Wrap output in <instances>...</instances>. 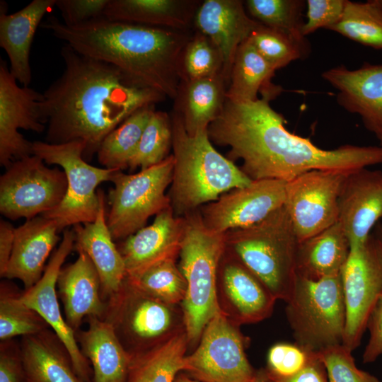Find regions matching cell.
<instances>
[{"mask_svg":"<svg viewBox=\"0 0 382 382\" xmlns=\"http://www.w3.org/2000/svg\"><path fill=\"white\" fill-rule=\"evenodd\" d=\"M366 328L369 330L370 337L362 359L364 363H371L382 354V296L369 316Z\"/></svg>","mask_w":382,"mask_h":382,"instance_id":"bcb514c9","label":"cell"},{"mask_svg":"<svg viewBox=\"0 0 382 382\" xmlns=\"http://www.w3.org/2000/svg\"><path fill=\"white\" fill-rule=\"evenodd\" d=\"M154 110V105L143 106L109 133L97 152L98 162L108 169L127 168Z\"/></svg>","mask_w":382,"mask_h":382,"instance_id":"836d02e7","label":"cell"},{"mask_svg":"<svg viewBox=\"0 0 382 382\" xmlns=\"http://www.w3.org/2000/svg\"><path fill=\"white\" fill-rule=\"evenodd\" d=\"M286 313L296 343L318 352L343 342L346 308L341 274L310 279L296 274Z\"/></svg>","mask_w":382,"mask_h":382,"instance_id":"52a82bcc","label":"cell"},{"mask_svg":"<svg viewBox=\"0 0 382 382\" xmlns=\"http://www.w3.org/2000/svg\"><path fill=\"white\" fill-rule=\"evenodd\" d=\"M127 279L146 294L171 305L181 306L185 296L186 280L175 258L158 262L138 277Z\"/></svg>","mask_w":382,"mask_h":382,"instance_id":"8d00e7d4","label":"cell"},{"mask_svg":"<svg viewBox=\"0 0 382 382\" xmlns=\"http://www.w3.org/2000/svg\"><path fill=\"white\" fill-rule=\"evenodd\" d=\"M251 382H267V374L265 369L257 371L254 379Z\"/></svg>","mask_w":382,"mask_h":382,"instance_id":"f907efd6","label":"cell"},{"mask_svg":"<svg viewBox=\"0 0 382 382\" xmlns=\"http://www.w3.org/2000/svg\"><path fill=\"white\" fill-rule=\"evenodd\" d=\"M220 52L206 35L197 32L186 45L180 63L183 81L222 75ZM223 76V75H222Z\"/></svg>","mask_w":382,"mask_h":382,"instance_id":"60d3db41","label":"cell"},{"mask_svg":"<svg viewBox=\"0 0 382 382\" xmlns=\"http://www.w3.org/2000/svg\"><path fill=\"white\" fill-rule=\"evenodd\" d=\"M1 286L0 296V339L8 341L16 336H28L47 330L49 325L21 299Z\"/></svg>","mask_w":382,"mask_h":382,"instance_id":"ab89813d","label":"cell"},{"mask_svg":"<svg viewBox=\"0 0 382 382\" xmlns=\"http://www.w3.org/2000/svg\"><path fill=\"white\" fill-rule=\"evenodd\" d=\"M349 250L348 238L337 221L299 243L296 274L313 280L340 274Z\"/></svg>","mask_w":382,"mask_h":382,"instance_id":"f546056e","label":"cell"},{"mask_svg":"<svg viewBox=\"0 0 382 382\" xmlns=\"http://www.w3.org/2000/svg\"><path fill=\"white\" fill-rule=\"evenodd\" d=\"M340 274L346 308L342 345L352 352L382 296V243L374 233L362 245L350 248Z\"/></svg>","mask_w":382,"mask_h":382,"instance_id":"4fadbf2b","label":"cell"},{"mask_svg":"<svg viewBox=\"0 0 382 382\" xmlns=\"http://www.w3.org/2000/svg\"><path fill=\"white\" fill-rule=\"evenodd\" d=\"M67 189L64 170L35 155L16 160L0 177V212L12 220L35 218L56 208Z\"/></svg>","mask_w":382,"mask_h":382,"instance_id":"8fae6325","label":"cell"},{"mask_svg":"<svg viewBox=\"0 0 382 382\" xmlns=\"http://www.w3.org/2000/svg\"><path fill=\"white\" fill-rule=\"evenodd\" d=\"M274 73L248 37L236 53L226 98L234 101L257 100L259 93L277 86L272 83Z\"/></svg>","mask_w":382,"mask_h":382,"instance_id":"d6a6232c","label":"cell"},{"mask_svg":"<svg viewBox=\"0 0 382 382\" xmlns=\"http://www.w3.org/2000/svg\"><path fill=\"white\" fill-rule=\"evenodd\" d=\"M245 4L250 15L261 24L283 32L302 43H309L303 34V11L306 1L248 0Z\"/></svg>","mask_w":382,"mask_h":382,"instance_id":"d590c367","label":"cell"},{"mask_svg":"<svg viewBox=\"0 0 382 382\" xmlns=\"http://www.w3.org/2000/svg\"><path fill=\"white\" fill-rule=\"evenodd\" d=\"M316 355V352L308 351L296 342L277 343L268 352L265 370L273 376L290 377L306 368Z\"/></svg>","mask_w":382,"mask_h":382,"instance_id":"7bdbcfd3","label":"cell"},{"mask_svg":"<svg viewBox=\"0 0 382 382\" xmlns=\"http://www.w3.org/2000/svg\"><path fill=\"white\" fill-rule=\"evenodd\" d=\"M188 347L183 330L155 348L132 356L126 382H175Z\"/></svg>","mask_w":382,"mask_h":382,"instance_id":"1f68e13d","label":"cell"},{"mask_svg":"<svg viewBox=\"0 0 382 382\" xmlns=\"http://www.w3.org/2000/svg\"><path fill=\"white\" fill-rule=\"evenodd\" d=\"M183 218L171 207L156 215L153 223L128 236L118 248L125 262L126 277L134 279L153 265L179 255Z\"/></svg>","mask_w":382,"mask_h":382,"instance_id":"7402d4cb","label":"cell"},{"mask_svg":"<svg viewBox=\"0 0 382 382\" xmlns=\"http://www.w3.org/2000/svg\"><path fill=\"white\" fill-rule=\"evenodd\" d=\"M280 93L265 91L254 101L226 98L208 127L210 140L228 146L230 157L242 160L241 169L250 179L288 182L313 170L350 173L382 163V146L345 144L327 150L288 131L283 115L270 105Z\"/></svg>","mask_w":382,"mask_h":382,"instance_id":"6da1fadb","label":"cell"},{"mask_svg":"<svg viewBox=\"0 0 382 382\" xmlns=\"http://www.w3.org/2000/svg\"><path fill=\"white\" fill-rule=\"evenodd\" d=\"M199 31L218 48L223 61L222 75L228 84L232 64L238 47L260 23L247 14L240 0H205L194 17Z\"/></svg>","mask_w":382,"mask_h":382,"instance_id":"44dd1931","label":"cell"},{"mask_svg":"<svg viewBox=\"0 0 382 382\" xmlns=\"http://www.w3.org/2000/svg\"><path fill=\"white\" fill-rule=\"evenodd\" d=\"M347 173L313 170L286 183L284 206L299 243L338 221V199Z\"/></svg>","mask_w":382,"mask_h":382,"instance_id":"5bb4252c","label":"cell"},{"mask_svg":"<svg viewBox=\"0 0 382 382\" xmlns=\"http://www.w3.org/2000/svg\"><path fill=\"white\" fill-rule=\"evenodd\" d=\"M79 53L110 63L133 81L171 99L178 95L187 30L112 21L104 16L67 26L54 16L41 25Z\"/></svg>","mask_w":382,"mask_h":382,"instance_id":"3957f363","label":"cell"},{"mask_svg":"<svg viewBox=\"0 0 382 382\" xmlns=\"http://www.w3.org/2000/svg\"><path fill=\"white\" fill-rule=\"evenodd\" d=\"M172 143L171 118L165 112L154 110L128 168L144 170L161 163L168 156Z\"/></svg>","mask_w":382,"mask_h":382,"instance_id":"74e56055","label":"cell"},{"mask_svg":"<svg viewBox=\"0 0 382 382\" xmlns=\"http://www.w3.org/2000/svg\"><path fill=\"white\" fill-rule=\"evenodd\" d=\"M286 183L257 180L227 192L202 209L203 222L208 228L221 233L252 226L284 206Z\"/></svg>","mask_w":382,"mask_h":382,"instance_id":"2e32d148","label":"cell"},{"mask_svg":"<svg viewBox=\"0 0 382 382\" xmlns=\"http://www.w3.org/2000/svg\"><path fill=\"white\" fill-rule=\"evenodd\" d=\"M76 250L77 259L62 267L57 283L64 318L75 332L83 318L94 316L103 319L108 310V303L101 295V284L96 268L84 251Z\"/></svg>","mask_w":382,"mask_h":382,"instance_id":"603a6c76","label":"cell"},{"mask_svg":"<svg viewBox=\"0 0 382 382\" xmlns=\"http://www.w3.org/2000/svg\"><path fill=\"white\" fill-rule=\"evenodd\" d=\"M347 0L306 1L307 21L303 27L304 36L319 28L329 29L341 18Z\"/></svg>","mask_w":382,"mask_h":382,"instance_id":"ee69618b","label":"cell"},{"mask_svg":"<svg viewBox=\"0 0 382 382\" xmlns=\"http://www.w3.org/2000/svg\"><path fill=\"white\" fill-rule=\"evenodd\" d=\"M183 218L179 268L187 289L181 303L188 345H197L202 332L221 313L217 301L218 269L226 250L225 233L214 231L194 212Z\"/></svg>","mask_w":382,"mask_h":382,"instance_id":"5b68a950","label":"cell"},{"mask_svg":"<svg viewBox=\"0 0 382 382\" xmlns=\"http://www.w3.org/2000/svg\"><path fill=\"white\" fill-rule=\"evenodd\" d=\"M73 229L63 231L62 241L52 255L40 280L21 294L25 304L34 310L47 323L66 349L78 376L85 382H91L93 370L84 357L76 338L75 332L62 316L58 301L57 283L59 272L67 256L74 248Z\"/></svg>","mask_w":382,"mask_h":382,"instance_id":"e0dca14e","label":"cell"},{"mask_svg":"<svg viewBox=\"0 0 382 382\" xmlns=\"http://www.w3.org/2000/svg\"><path fill=\"white\" fill-rule=\"evenodd\" d=\"M86 318L88 328L75 335L81 352L92 365L93 381L126 382L132 356L112 325L98 317Z\"/></svg>","mask_w":382,"mask_h":382,"instance_id":"4316f807","label":"cell"},{"mask_svg":"<svg viewBox=\"0 0 382 382\" xmlns=\"http://www.w3.org/2000/svg\"><path fill=\"white\" fill-rule=\"evenodd\" d=\"M56 221L42 216L27 220L15 228L11 257L3 277L22 282L25 290L42 277L45 262L59 241Z\"/></svg>","mask_w":382,"mask_h":382,"instance_id":"cb8c5ba5","label":"cell"},{"mask_svg":"<svg viewBox=\"0 0 382 382\" xmlns=\"http://www.w3.org/2000/svg\"><path fill=\"white\" fill-rule=\"evenodd\" d=\"M110 0H57L64 23L76 26L103 16Z\"/></svg>","mask_w":382,"mask_h":382,"instance_id":"f6af8a7d","label":"cell"},{"mask_svg":"<svg viewBox=\"0 0 382 382\" xmlns=\"http://www.w3.org/2000/svg\"><path fill=\"white\" fill-rule=\"evenodd\" d=\"M363 45L382 50V3L347 1L340 20L329 28Z\"/></svg>","mask_w":382,"mask_h":382,"instance_id":"e575fe53","label":"cell"},{"mask_svg":"<svg viewBox=\"0 0 382 382\" xmlns=\"http://www.w3.org/2000/svg\"><path fill=\"white\" fill-rule=\"evenodd\" d=\"M266 374L267 382H328L325 369L317 354L306 368L294 376L280 378Z\"/></svg>","mask_w":382,"mask_h":382,"instance_id":"c3c4849f","label":"cell"},{"mask_svg":"<svg viewBox=\"0 0 382 382\" xmlns=\"http://www.w3.org/2000/svg\"><path fill=\"white\" fill-rule=\"evenodd\" d=\"M43 94L28 86L20 87L8 69L6 62L0 61V164L6 168L13 159L33 154V142L25 139L18 129L38 133L45 129L41 101Z\"/></svg>","mask_w":382,"mask_h":382,"instance_id":"9a60e30c","label":"cell"},{"mask_svg":"<svg viewBox=\"0 0 382 382\" xmlns=\"http://www.w3.org/2000/svg\"><path fill=\"white\" fill-rule=\"evenodd\" d=\"M20 355L23 382H85L74 370L69 354L53 332L24 336Z\"/></svg>","mask_w":382,"mask_h":382,"instance_id":"83f0119b","label":"cell"},{"mask_svg":"<svg viewBox=\"0 0 382 382\" xmlns=\"http://www.w3.org/2000/svg\"><path fill=\"white\" fill-rule=\"evenodd\" d=\"M175 382H200L199 381H197L195 379L190 378L187 376L181 374L180 375H178Z\"/></svg>","mask_w":382,"mask_h":382,"instance_id":"816d5d0a","label":"cell"},{"mask_svg":"<svg viewBox=\"0 0 382 382\" xmlns=\"http://www.w3.org/2000/svg\"><path fill=\"white\" fill-rule=\"evenodd\" d=\"M238 325L221 313L204 328L198 346L184 359L183 371L200 382H251L256 374Z\"/></svg>","mask_w":382,"mask_h":382,"instance_id":"7c38bea8","label":"cell"},{"mask_svg":"<svg viewBox=\"0 0 382 382\" xmlns=\"http://www.w3.org/2000/svg\"><path fill=\"white\" fill-rule=\"evenodd\" d=\"M107 303L103 319L112 325L131 356L149 351L185 330L181 306L146 294L127 278Z\"/></svg>","mask_w":382,"mask_h":382,"instance_id":"ba28073f","label":"cell"},{"mask_svg":"<svg viewBox=\"0 0 382 382\" xmlns=\"http://www.w3.org/2000/svg\"><path fill=\"white\" fill-rule=\"evenodd\" d=\"M381 3H382V0H381Z\"/></svg>","mask_w":382,"mask_h":382,"instance_id":"db71d44e","label":"cell"},{"mask_svg":"<svg viewBox=\"0 0 382 382\" xmlns=\"http://www.w3.org/2000/svg\"><path fill=\"white\" fill-rule=\"evenodd\" d=\"M15 228L8 221H0V275L4 277L13 250Z\"/></svg>","mask_w":382,"mask_h":382,"instance_id":"681fc988","label":"cell"},{"mask_svg":"<svg viewBox=\"0 0 382 382\" xmlns=\"http://www.w3.org/2000/svg\"><path fill=\"white\" fill-rule=\"evenodd\" d=\"M20 351L1 345L0 352V382H23Z\"/></svg>","mask_w":382,"mask_h":382,"instance_id":"7dc6e473","label":"cell"},{"mask_svg":"<svg viewBox=\"0 0 382 382\" xmlns=\"http://www.w3.org/2000/svg\"><path fill=\"white\" fill-rule=\"evenodd\" d=\"M216 296L220 312L238 326L270 317L277 301L265 284L226 250L218 269Z\"/></svg>","mask_w":382,"mask_h":382,"instance_id":"ac0fdd59","label":"cell"},{"mask_svg":"<svg viewBox=\"0 0 382 382\" xmlns=\"http://www.w3.org/2000/svg\"><path fill=\"white\" fill-rule=\"evenodd\" d=\"M174 157L134 174L116 171L111 178L107 224L113 240L125 239L145 226L149 218L170 207L166 190L171 184Z\"/></svg>","mask_w":382,"mask_h":382,"instance_id":"30bf717a","label":"cell"},{"mask_svg":"<svg viewBox=\"0 0 382 382\" xmlns=\"http://www.w3.org/2000/svg\"><path fill=\"white\" fill-rule=\"evenodd\" d=\"M85 149L81 141L53 144L46 141L33 142V154L48 164L61 166L67 179V189L62 202L43 214L56 221L59 232L69 226L93 222L97 217L100 195L97 187L110 181L120 170L98 168L83 158Z\"/></svg>","mask_w":382,"mask_h":382,"instance_id":"9c48e42d","label":"cell"},{"mask_svg":"<svg viewBox=\"0 0 382 382\" xmlns=\"http://www.w3.org/2000/svg\"><path fill=\"white\" fill-rule=\"evenodd\" d=\"M316 354L325 369L328 382H382L359 369L352 351L342 344L327 347Z\"/></svg>","mask_w":382,"mask_h":382,"instance_id":"b9f144b4","label":"cell"},{"mask_svg":"<svg viewBox=\"0 0 382 382\" xmlns=\"http://www.w3.org/2000/svg\"><path fill=\"white\" fill-rule=\"evenodd\" d=\"M99 191L100 204L95 221L74 226V248L84 251L93 262L100 277L102 297L107 301L120 291L127 274L107 224L104 193Z\"/></svg>","mask_w":382,"mask_h":382,"instance_id":"d4e9b609","label":"cell"},{"mask_svg":"<svg viewBox=\"0 0 382 382\" xmlns=\"http://www.w3.org/2000/svg\"><path fill=\"white\" fill-rule=\"evenodd\" d=\"M338 209L350 248L362 245L382 218V171L364 168L347 173Z\"/></svg>","mask_w":382,"mask_h":382,"instance_id":"ffe728a7","label":"cell"},{"mask_svg":"<svg viewBox=\"0 0 382 382\" xmlns=\"http://www.w3.org/2000/svg\"><path fill=\"white\" fill-rule=\"evenodd\" d=\"M62 75L42 93L46 142L81 141L91 161L105 138L139 108L166 98L140 86L118 67L83 55L65 44Z\"/></svg>","mask_w":382,"mask_h":382,"instance_id":"7a4b0ae2","label":"cell"},{"mask_svg":"<svg viewBox=\"0 0 382 382\" xmlns=\"http://www.w3.org/2000/svg\"><path fill=\"white\" fill-rule=\"evenodd\" d=\"M374 233L382 243V224L378 223L375 226Z\"/></svg>","mask_w":382,"mask_h":382,"instance_id":"f5cc1de1","label":"cell"},{"mask_svg":"<svg viewBox=\"0 0 382 382\" xmlns=\"http://www.w3.org/2000/svg\"><path fill=\"white\" fill-rule=\"evenodd\" d=\"M170 118L174 168L168 195L176 216H185L224 192L252 183L232 161L216 150L207 129L190 135L177 112Z\"/></svg>","mask_w":382,"mask_h":382,"instance_id":"277c9868","label":"cell"},{"mask_svg":"<svg viewBox=\"0 0 382 382\" xmlns=\"http://www.w3.org/2000/svg\"><path fill=\"white\" fill-rule=\"evenodd\" d=\"M226 250L286 302L296 277L299 241L284 206L248 227L225 233Z\"/></svg>","mask_w":382,"mask_h":382,"instance_id":"8992f818","label":"cell"},{"mask_svg":"<svg viewBox=\"0 0 382 382\" xmlns=\"http://www.w3.org/2000/svg\"><path fill=\"white\" fill-rule=\"evenodd\" d=\"M337 91V102L360 116L364 127L382 146V64L364 62L354 70L340 65L322 73Z\"/></svg>","mask_w":382,"mask_h":382,"instance_id":"d6986e66","label":"cell"},{"mask_svg":"<svg viewBox=\"0 0 382 382\" xmlns=\"http://www.w3.org/2000/svg\"><path fill=\"white\" fill-rule=\"evenodd\" d=\"M249 39L274 71L293 61L306 58L311 52L309 43H302L283 32L261 23Z\"/></svg>","mask_w":382,"mask_h":382,"instance_id":"f35d334b","label":"cell"},{"mask_svg":"<svg viewBox=\"0 0 382 382\" xmlns=\"http://www.w3.org/2000/svg\"><path fill=\"white\" fill-rule=\"evenodd\" d=\"M178 110L185 130L190 135L208 129L219 115L226 100V81L222 75L181 81Z\"/></svg>","mask_w":382,"mask_h":382,"instance_id":"4dcf8cb0","label":"cell"},{"mask_svg":"<svg viewBox=\"0 0 382 382\" xmlns=\"http://www.w3.org/2000/svg\"><path fill=\"white\" fill-rule=\"evenodd\" d=\"M199 5L190 0H110L103 16L112 21L187 30Z\"/></svg>","mask_w":382,"mask_h":382,"instance_id":"f1b7e54d","label":"cell"},{"mask_svg":"<svg viewBox=\"0 0 382 382\" xmlns=\"http://www.w3.org/2000/svg\"><path fill=\"white\" fill-rule=\"evenodd\" d=\"M57 0H33L20 11L8 14L5 1L0 3V46L6 52L11 73L23 86L32 81L30 52L37 28Z\"/></svg>","mask_w":382,"mask_h":382,"instance_id":"484cf974","label":"cell"}]
</instances>
